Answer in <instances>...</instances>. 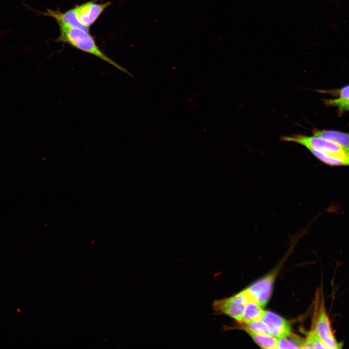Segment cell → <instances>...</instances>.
Wrapping results in <instances>:
<instances>
[{"instance_id": "6da1fadb", "label": "cell", "mask_w": 349, "mask_h": 349, "mask_svg": "<svg viewBox=\"0 0 349 349\" xmlns=\"http://www.w3.org/2000/svg\"><path fill=\"white\" fill-rule=\"evenodd\" d=\"M57 22L60 34L56 42L67 43L79 50L97 57L118 70L132 76L127 69L110 58L99 48L94 38L89 32L62 21Z\"/></svg>"}, {"instance_id": "7a4b0ae2", "label": "cell", "mask_w": 349, "mask_h": 349, "mask_svg": "<svg viewBox=\"0 0 349 349\" xmlns=\"http://www.w3.org/2000/svg\"><path fill=\"white\" fill-rule=\"evenodd\" d=\"M283 141L293 142L304 146L308 149H313L333 157L349 161V153L338 144L329 140L315 136H307L301 134L282 136Z\"/></svg>"}, {"instance_id": "3957f363", "label": "cell", "mask_w": 349, "mask_h": 349, "mask_svg": "<svg viewBox=\"0 0 349 349\" xmlns=\"http://www.w3.org/2000/svg\"><path fill=\"white\" fill-rule=\"evenodd\" d=\"M250 300L245 289L230 297L215 300L212 307L216 314L226 315L240 323L245 307Z\"/></svg>"}, {"instance_id": "277c9868", "label": "cell", "mask_w": 349, "mask_h": 349, "mask_svg": "<svg viewBox=\"0 0 349 349\" xmlns=\"http://www.w3.org/2000/svg\"><path fill=\"white\" fill-rule=\"evenodd\" d=\"M312 329L315 331L327 349H334L341 348V344L337 341L334 336L323 301L320 304Z\"/></svg>"}, {"instance_id": "5b68a950", "label": "cell", "mask_w": 349, "mask_h": 349, "mask_svg": "<svg viewBox=\"0 0 349 349\" xmlns=\"http://www.w3.org/2000/svg\"><path fill=\"white\" fill-rule=\"evenodd\" d=\"M276 275L275 270L246 288L245 289L251 300L263 307L266 306L271 296Z\"/></svg>"}, {"instance_id": "8992f818", "label": "cell", "mask_w": 349, "mask_h": 349, "mask_svg": "<svg viewBox=\"0 0 349 349\" xmlns=\"http://www.w3.org/2000/svg\"><path fill=\"white\" fill-rule=\"evenodd\" d=\"M111 3L108 1L99 3L96 0L88 1L74 7L77 18L83 25L90 28L105 9Z\"/></svg>"}, {"instance_id": "52a82bcc", "label": "cell", "mask_w": 349, "mask_h": 349, "mask_svg": "<svg viewBox=\"0 0 349 349\" xmlns=\"http://www.w3.org/2000/svg\"><path fill=\"white\" fill-rule=\"evenodd\" d=\"M261 320L267 327L270 335L277 338L286 337L291 333L289 323L272 312L265 311Z\"/></svg>"}, {"instance_id": "ba28073f", "label": "cell", "mask_w": 349, "mask_h": 349, "mask_svg": "<svg viewBox=\"0 0 349 349\" xmlns=\"http://www.w3.org/2000/svg\"><path fill=\"white\" fill-rule=\"evenodd\" d=\"M333 142L349 153V133L334 130H317L314 135Z\"/></svg>"}, {"instance_id": "9c48e42d", "label": "cell", "mask_w": 349, "mask_h": 349, "mask_svg": "<svg viewBox=\"0 0 349 349\" xmlns=\"http://www.w3.org/2000/svg\"><path fill=\"white\" fill-rule=\"evenodd\" d=\"M265 310L263 307L255 301L250 300L245 307L240 324H246L250 322L261 320Z\"/></svg>"}, {"instance_id": "30bf717a", "label": "cell", "mask_w": 349, "mask_h": 349, "mask_svg": "<svg viewBox=\"0 0 349 349\" xmlns=\"http://www.w3.org/2000/svg\"><path fill=\"white\" fill-rule=\"evenodd\" d=\"M242 324V329L244 330L253 339V340L263 349H277L278 338L270 334H262L255 333L245 325Z\"/></svg>"}, {"instance_id": "8fae6325", "label": "cell", "mask_w": 349, "mask_h": 349, "mask_svg": "<svg viewBox=\"0 0 349 349\" xmlns=\"http://www.w3.org/2000/svg\"><path fill=\"white\" fill-rule=\"evenodd\" d=\"M304 339L291 333L288 336L278 338L277 349H301Z\"/></svg>"}, {"instance_id": "7c38bea8", "label": "cell", "mask_w": 349, "mask_h": 349, "mask_svg": "<svg viewBox=\"0 0 349 349\" xmlns=\"http://www.w3.org/2000/svg\"><path fill=\"white\" fill-rule=\"evenodd\" d=\"M327 349L315 331L312 329L304 339L301 349Z\"/></svg>"}, {"instance_id": "4fadbf2b", "label": "cell", "mask_w": 349, "mask_h": 349, "mask_svg": "<svg viewBox=\"0 0 349 349\" xmlns=\"http://www.w3.org/2000/svg\"><path fill=\"white\" fill-rule=\"evenodd\" d=\"M245 325L253 332L262 334H270L268 329L261 320L250 322Z\"/></svg>"}, {"instance_id": "5bb4252c", "label": "cell", "mask_w": 349, "mask_h": 349, "mask_svg": "<svg viewBox=\"0 0 349 349\" xmlns=\"http://www.w3.org/2000/svg\"><path fill=\"white\" fill-rule=\"evenodd\" d=\"M325 104L329 106L337 107L340 111L349 110V101H339L336 99L325 100Z\"/></svg>"}, {"instance_id": "9a60e30c", "label": "cell", "mask_w": 349, "mask_h": 349, "mask_svg": "<svg viewBox=\"0 0 349 349\" xmlns=\"http://www.w3.org/2000/svg\"><path fill=\"white\" fill-rule=\"evenodd\" d=\"M339 97L335 98L339 101H349V85L343 87L338 91Z\"/></svg>"}]
</instances>
